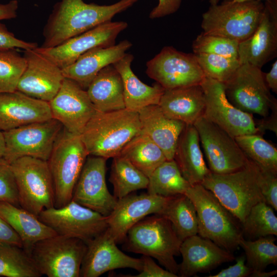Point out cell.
Instances as JSON below:
<instances>
[{
	"instance_id": "obj_12",
	"label": "cell",
	"mask_w": 277,
	"mask_h": 277,
	"mask_svg": "<svg viewBox=\"0 0 277 277\" xmlns=\"http://www.w3.org/2000/svg\"><path fill=\"white\" fill-rule=\"evenodd\" d=\"M228 100L240 110L263 117L269 113L275 99L270 92L261 68L245 63L224 83Z\"/></svg>"
},
{
	"instance_id": "obj_31",
	"label": "cell",
	"mask_w": 277,
	"mask_h": 277,
	"mask_svg": "<svg viewBox=\"0 0 277 277\" xmlns=\"http://www.w3.org/2000/svg\"><path fill=\"white\" fill-rule=\"evenodd\" d=\"M86 91L97 111L108 112L125 108L122 79L112 64L98 73Z\"/></svg>"
},
{
	"instance_id": "obj_14",
	"label": "cell",
	"mask_w": 277,
	"mask_h": 277,
	"mask_svg": "<svg viewBox=\"0 0 277 277\" xmlns=\"http://www.w3.org/2000/svg\"><path fill=\"white\" fill-rule=\"evenodd\" d=\"M146 74L165 90L199 85L205 75L194 53L166 46L146 63Z\"/></svg>"
},
{
	"instance_id": "obj_11",
	"label": "cell",
	"mask_w": 277,
	"mask_h": 277,
	"mask_svg": "<svg viewBox=\"0 0 277 277\" xmlns=\"http://www.w3.org/2000/svg\"><path fill=\"white\" fill-rule=\"evenodd\" d=\"M37 216L57 234L78 239L86 244L108 228L107 216L72 200L61 207L44 209Z\"/></svg>"
},
{
	"instance_id": "obj_42",
	"label": "cell",
	"mask_w": 277,
	"mask_h": 277,
	"mask_svg": "<svg viewBox=\"0 0 277 277\" xmlns=\"http://www.w3.org/2000/svg\"><path fill=\"white\" fill-rule=\"evenodd\" d=\"M239 42L220 36L202 32L193 41L194 54L206 53L238 60Z\"/></svg>"
},
{
	"instance_id": "obj_41",
	"label": "cell",
	"mask_w": 277,
	"mask_h": 277,
	"mask_svg": "<svg viewBox=\"0 0 277 277\" xmlns=\"http://www.w3.org/2000/svg\"><path fill=\"white\" fill-rule=\"evenodd\" d=\"M194 54L205 76L223 83L228 81L241 65L238 59L212 54Z\"/></svg>"
},
{
	"instance_id": "obj_38",
	"label": "cell",
	"mask_w": 277,
	"mask_h": 277,
	"mask_svg": "<svg viewBox=\"0 0 277 277\" xmlns=\"http://www.w3.org/2000/svg\"><path fill=\"white\" fill-rule=\"evenodd\" d=\"M241 224L246 240L277 235V217L273 209L264 201L254 205Z\"/></svg>"
},
{
	"instance_id": "obj_46",
	"label": "cell",
	"mask_w": 277,
	"mask_h": 277,
	"mask_svg": "<svg viewBox=\"0 0 277 277\" xmlns=\"http://www.w3.org/2000/svg\"><path fill=\"white\" fill-rule=\"evenodd\" d=\"M141 270L133 277H177V275L160 267L151 257L143 255Z\"/></svg>"
},
{
	"instance_id": "obj_48",
	"label": "cell",
	"mask_w": 277,
	"mask_h": 277,
	"mask_svg": "<svg viewBox=\"0 0 277 277\" xmlns=\"http://www.w3.org/2000/svg\"><path fill=\"white\" fill-rule=\"evenodd\" d=\"M182 0H159L157 5L149 14L151 19L164 17L176 12L180 8Z\"/></svg>"
},
{
	"instance_id": "obj_2",
	"label": "cell",
	"mask_w": 277,
	"mask_h": 277,
	"mask_svg": "<svg viewBox=\"0 0 277 277\" xmlns=\"http://www.w3.org/2000/svg\"><path fill=\"white\" fill-rule=\"evenodd\" d=\"M141 132L138 112L125 108L96 111L80 137L89 155L108 159L118 156L126 144Z\"/></svg>"
},
{
	"instance_id": "obj_37",
	"label": "cell",
	"mask_w": 277,
	"mask_h": 277,
	"mask_svg": "<svg viewBox=\"0 0 277 277\" xmlns=\"http://www.w3.org/2000/svg\"><path fill=\"white\" fill-rule=\"evenodd\" d=\"M246 157L260 168L277 173V149L259 133L234 137Z\"/></svg>"
},
{
	"instance_id": "obj_7",
	"label": "cell",
	"mask_w": 277,
	"mask_h": 277,
	"mask_svg": "<svg viewBox=\"0 0 277 277\" xmlns=\"http://www.w3.org/2000/svg\"><path fill=\"white\" fill-rule=\"evenodd\" d=\"M88 155L80 135L69 132L64 128L47 161L54 188V207H63L72 200L74 187Z\"/></svg>"
},
{
	"instance_id": "obj_44",
	"label": "cell",
	"mask_w": 277,
	"mask_h": 277,
	"mask_svg": "<svg viewBox=\"0 0 277 277\" xmlns=\"http://www.w3.org/2000/svg\"><path fill=\"white\" fill-rule=\"evenodd\" d=\"M258 167L259 182L265 201L276 211L277 173Z\"/></svg>"
},
{
	"instance_id": "obj_24",
	"label": "cell",
	"mask_w": 277,
	"mask_h": 277,
	"mask_svg": "<svg viewBox=\"0 0 277 277\" xmlns=\"http://www.w3.org/2000/svg\"><path fill=\"white\" fill-rule=\"evenodd\" d=\"M51 118L49 102L17 90L0 93V130L2 131Z\"/></svg>"
},
{
	"instance_id": "obj_8",
	"label": "cell",
	"mask_w": 277,
	"mask_h": 277,
	"mask_svg": "<svg viewBox=\"0 0 277 277\" xmlns=\"http://www.w3.org/2000/svg\"><path fill=\"white\" fill-rule=\"evenodd\" d=\"M21 207L38 216L54 205V188L47 162L22 157L11 163Z\"/></svg>"
},
{
	"instance_id": "obj_49",
	"label": "cell",
	"mask_w": 277,
	"mask_h": 277,
	"mask_svg": "<svg viewBox=\"0 0 277 277\" xmlns=\"http://www.w3.org/2000/svg\"><path fill=\"white\" fill-rule=\"evenodd\" d=\"M270 109L271 114L263 117L258 123H255L259 133L260 134L266 130L272 131L276 135L277 134V101L276 98L273 101Z\"/></svg>"
},
{
	"instance_id": "obj_30",
	"label": "cell",
	"mask_w": 277,
	"mask_h": 277,
	"mask_svg": "<svg viewBox=\"0 0 277 277\" xmlns=\"http://www.w3.org/2000/svg\"><path fill=\"white\" fill-rule=\"evenodd\" d=\"M0 217L16 232L23 248L30 255L36 243L57 234L37 216L8 202H0Z\"/></svg>"
},
{
	"instance_id": "obj_20",
	"label": "cell",
	"mask_w": 277,
	"mask_h": 277,
	"mask_svg": "<svg viewBox=\"0 0 277 277\" xmlns=\"http://www.w3.org/2000/svg\"><path fill=\"white\" fill-rule=\"evenodd\" d=\"M277 55V0H267L254 32L239 43L238 60L260 68Z\"/></svg>"
},
{
	"instance_id": "obj_23",
	"label": "cell",
	"mask_w": 277,
	"mask_h": 277,
	"mask_svg": "<svg viewBox=\"0 0 277 277\" xmlns=\"http://www.w3.org/2000/svg\"><path fill=\"white\" fill-rule=\"evenodd\" d=\"M182 262L179 264L178 276L190 277L208 272L235 257L211 240L195 234L185 239L180 246Z\"/></svg>"
},
{
	"instance_id": "obj_39",
	"label": "cell",
	"mask_w": 277,
	"mask_h": 277,
	"mask_svg": "<svg viewBox=\"0 0 277 277\" xmlns=\"http://www.w3.org/2000/svg\"><path fill=\"white\" fill-rule=\"evenodd\" d=\"M274 235L262 237L254 240L242 238L239 243L245 253L246 265L252 270H265L266 267L277 264V246Z\"/></svg>"
},
{
	"instance_id": "obj_56",
	"label": "cell",
	"mask_w": 277,
	"mask_h": 277,
	"mask_svg": "<svg viewBox=\"0 0 277 277\" xmlns=\"http://www.w3.org/2000/svg\"><path fill=\"white\" fill-rule=\"evenodd\" d=\"M233 1H235V2H244V1H253V0H232ZM255 1H262V0H255ZM267 1V0H266Z\"/></svg>"
},
{
	"instance_id": "obj_43",
	"label": "cell",
	"mask_w": 277,
	"mask_h": 277,
	"mask_svg": "<svg viewBox=\"0 0 277 277\" xmlns=\"http://www.w3.org/2000/svg\"><path fill=\"white\" fill-rule=\"evenodd\" d=\"M19 206L18 191L11 164L0 158V202Z\"/></svg>"
},
{
	"instance_id": "obj_47",
	"label": "cell",
	"mask_w": 277,
	"mask_h": 277,
	"mask_svg": "<svg viewBox=\"0 0 277 277\" xmlns=\"http://www.w3.org/2000/svg\"><path fill=\"white\" fill-rule=\"evenodd\" d=\"M234 265L221 270L219 273L209 277H247L250 276L252 269L245 264V256L241 255L235 258Z\"/></svg>"
},
{
	"instance_id": "obj_19",
	"label": "cell",
	"mask_w": 277,
	"mask_h": 277,
	"mask_svg": "<svg viewBox=\"0 0 277 277\" xmlns=\"http://www.w3.org/2000/svg\"><path fill=\"white\" fill-rule=\"evenodd\" d=\"M23 56L26 66L16 90L49 102L58 92L65 78L62 69L35 49L24 50Z\"/></svg>"
},
{
	"instance_id": "obj_32",
	"label": "cell",
	"mask_w": 277,
	"mask_h": 277,
	"mask_svg": "<svg viewBox=\"0 0 277 277\" xmlns=\"http://www.w3.org/2000/svg\"><path fill=\"white\" fill-rule=\"evenodd\" d=\"M118 155L128 160L148 177L167 160L162 150L142 132L127 143Z\"/></svg>"
},
{
	"instance_id": "obj_36",
	"label": "cell",
	"mask_w": 277,
	"mask_h": 277,
	"mask_svg": "<svg viewBox=\"0 0 277 277\" xmlns=\"http://www.w3.org/2000/svg\"><path fill=\"white\" fill-rule=\"evenodd\" d=\"M41 276L31 256L22 247L0 242V276Z\"/></svg>"
},
{
	"instance_id": "obj_21",
	"label": "cell",
	"mask_w": 277,
	"mask_h": 277,
	"mask_svg": "<svg viewBox=\"0 0 277 277\" xmlns=\"http://www.w3.org/2000/svg\"><path fill=\"white\" fill-rule=\"evenodd\" d=\"M168 197L147 193H130L118 199L114 209L107 216V230L117 244L122 242L135 224L148 215L159 214Z\"/></svg>"
},
{
	"instance_id": "obj_50",
	"label": "cell",
	"mask_w": 277,
	"mask_h": 277,
	"mask_svg": "<svg viewBox=\"0 0 277 277\" xmlns=\"http://www.w3.org/2000/svg\"><path fill=\"white\" fill-rule=\"evenodd\" d=\"M0 242L12 244L22 247V242L19 236L12 228L1 217Z\"/></svg>"
},
{
	"instance_id": "obj_27",
	"label": "cell",
	"mask_w": 277,
	"mask_h": 277,
	"mask_svg": "<svg viewBox=\"0 0 277 277\" xmlns=\"http://www.w3.org/2000/svg\"><path fill=\"white\" fill-rule=\"evenodd\" d=\"M158 105L168 117L193 125L203 116L204 91L200 84L165 90Z\"/></svg>"
},
{
	"instance_id": "obj_15",
	"label": "cell",
	"mask_w": 277,
	"mask_h": 277,
	"mask_svg": "<svg viewBox=\"0 0 277 277\" xmlns=\"http://www.w3.org/2000/svg\"><path fill=\"white\" fill-rule=\"evenodd\" d=\"M200 85L205 97L204 117L234 137L259 133L252 114L237 108L228 100L224 83L205 77Z\"/></svg>"
},
{
	"instance_id": "obj_18",
	"label": "cell",
	"mask_w": 277,
	"mask_h": 277,
	"mask_svg": "<svg viewBox=\"0 0 277 277\" xmlns=\"http://www.w3.org/2000/svg\"><path fill=\"white\" fill-rule=\"evenodd\" d=\"M49 104L52 118L60 122L69 132L78 135L96 111L87 91L74 81L65 77Z\"/></svg>"
},
{
	"instance_id": "obj_26",
	"label": "cell",
	"mask_w": 277,
	"mask_h": 277,
	"mask_svg": "<svg viewBox=\"0 0 277 277\" xmlns=\"http://www.w3.org/2000/svg\"><path fill=\"white\" fill-rule=\"evenodd\" d=\"M138 113L141 132L162 150L167 160H173L179 137L186 124L167 116L158 105L145 107Z\"/></svg>"
},
{
	"instance_id": "obj_16",
	"label": "cell",
	"mask_w": 277,
	"mask_h": 277,
	"mask_svg": "<svg viewBox=\"0 0 277 277\" xmlns=\"http://www.w3.org/2000/svg\"><path fill=\"white\" fill-rule=\"evenodd\" d=\"M127 27L128 24L125 22L110 21L70 38L55 47H37L35 50L62 69L93 48L114 45L117 36Z\"/></svg>"
},
{
	"instance_id": "obj_35",
	"label": "cell",
	"mask_w": 277,
	"mask_h": 277,
	"mask_svg": "<svg viewBox=\"0 0 277 277\" xmlns=\"http://www.w3.org/2000/svg\"><path fill=\"white\" fill-rule=\"evenodd\" d=\"M109 181L118 200L133 191L147 189L149 178L128 160L118 155L113 158Z\"/></svg>"
},
{
	"instance_id": "obj_45",
	"label": "cell",
	"mask_w": 277,
	"mask_h": 277,
	"mask_svg": "<svg viewBox=\"0 0 277 277\" xmlns=\"http://www.w3.org/2000/svg\"><path fill=\"white\" fill-rule=\"evenodd\" d=\"M38 47L34 42H28L16 38L6 26L0 22V49L20 48L24 50H32Z\"/></svg>"
},
{
	"instance_id": "obj_40",
	"label": "cell",
	"mask_w": 277,
	"mask_h": 277,
	"mask_svg": "<svg viewBox=\"0 0 277 277\" xmlns=\"http://www.w3.org/2000/svg\"><path fill=\"white\" fill-rule=\"evenodd\" d=\"M26 66L25 57L15 49H0V93L16 90Z\"/></svg>"
},
{
	"instance_id": "obj_34",
	"label": "cell",
	"mask_w": 277,
	"mask_h": 277,
	"mask_svg": "<svg viewBox=\"0 0 277 277\" xmlns=\"http://www.w3.org/2000/svg\"><path fill=\"white\" fill-rule=\"evenodd\" d=\"M148 178L147 193L164 197L185 194L191 186L173 159L164 162Z\"/></svg>"
},
{
	"instance_id": "obj_55",
	"label": "cell",
	"mask_w": 277,
	"mask_h": 277,
	"mask_svg": "<svg viewBox=\"0 0 277 277\" xmlns=\"http://www.w3.org/2000/svg\"><path fill=\"white\" fill-rule=\"evenodd\" d=\"M220 0H208L210 5H215L219 4Z\"/></svg>"
},
{
	"instance_id": "obj_10",
	"label": "cell",
	"mask_w": 277,
	"mask_h": 277,
	"mask_svg": "<svg viewBox=\"0 0 277 277\" xmlns=\"http://www.w3.org/2000/svg\"><path fill=\"white\" fill-rule=\"evenodd\" d=\"M63 128L52 118L3 131L5 141L3 157L10 164L24 156L47 161Z\"/></svg>"
},
{
	"instance_id": "obj_9",
	"label": "cell",
	"mask_w": 277,
	"mask_h": 277,
	"mask_svg": "<svg viewBox=\"0 0 277 277\" xmlns=\"http://www.w3.org/2000/svg\"><path fill=\"white\" fill-rule=\"evenodd\" d=\"M86 249L83 241L56 234L36 243L30 256L42 275L80 277Z\"/></svg>"
},
{
	"instance_id": "obj_5",
	"label": "cell",
	"mask_w": 277,
	"mask_h": 277,
	"mask_svg": "<svg viewBox=\"0 0 277 277\" xmlns=\"http://www.w3.org/2000/svg\"><path fill=\"white\" fill-rule=\"evenodd\" d=\"M201 184L211 191L241 223L254 205L265 202L259 182L258 166L250 160L244 168L234 172H210Z\"/></svg>"
},
{
	"instance_id": "obj_28",
	"label": "cell",
	"mask_w": 277,
	"mask_h": 277,
	"mask_svg": "<svg viewBox=\"0 0 277 277\" xmlns=\"http://www.w3.org/2000/svg\"><path fill=\"white\" fill-rule=\"evenodd\" d=\"M198 132L194 125H186L176 146L173 160L191 186L201 184L211 171L204 161Z\"/></svg>"
},
{
	"instance_id": "obj_13",
	"label": "cell",
	"mask_w": 277,
	"mask_h": 277,
	"mask_svg": "<svg viewBox=\"0 0 277 277\" xmlns=\"http://www.w3.org/2000/svg\"><path fill=\"white\" fill-rule=\"evenodd\" d=\"M199 135L210 171L227 174L244 168L249 159L234 137L203 116L194 123Z\"/></svg>"
},
{
	"instance_id": "obj_29",
	"label": "cell",
	"mask_w": 277,
	"mask_h": 277,
	"mask_svg": "<svg viewBox=\"0 0 277 277\" xmlns=\"http://www.w3.org/2000/svg\"><path fill=\"white\" fill-rule=\"evenodd\" d=\"M133 58V55L126 53L112 65L122 79L125 108L138 112L145 107L159 105L165 89L157 83L150 86L142 82L132 70Z\"/></svg>"
},
{
	"instance_id": "obj_25",
	"label": "cell",
	"mask_w": 277,
	"mask_h": 277,
	"mask_svg": "<svg viewBox=\"0 0 277 277\" xmlns=\"http://www.w3.org/2000/svg\"><path fill=\"white\" fill-rule=\"evenodd\" d=\"M131 46V43L125 39L110 47L93 48L62 69L63 74L64 77L74 81L87 89L102 69L119 60Z\"/></svg>"
},
{
	"instance_id": "obj_1",
	"label": "cell",
	"mask_w": 277,
	"mask_h": 277,
	"mask_svg": "<svg viewBox=\"0 0 277 277\" xmlns=\"http://www.w3.org/2000/svg\"><path fill=\"white\" fill-rule=\"evenodd\" d=\"M138 0H121L110 5L87 4L83 0H61L53 6L43 29L41 46L51 48L102 24L111 21Z\"/></svg>"
},
{
	"instance_id": "obj_52",
	"label": "cell",
	"mask_w": 277,
	"mask_h": 277,
	"mask_svg": "<svg viewBox=\"0 0 277 277\" xmlns=\"http://www.w3.org/2000/svg\"><path fill=\"white\" fill-rule=\"evenodd\" d=\"M265 82L269 89L277 93V61L272 64L269 72L264 73Z\"/></svg>"
},
{
	"instance_id": "obj_54",
	"label": "cell",
	"mask_w": 277,
	"mask_h": 277,
	"mask_svg": "<svg viewBox=\"0 0 277 277\" xmlns=\"http://www.w3.org/2000/svg\"><path fill=\"white\" fill-rule=\"evenodd\" d=\"M5 152V141L3 132L0 130V158L3 157Z\"/></svg>"
},
{
	"instance_id": "obj_53",
	"label": "cell",
	"mask_w": 277,
	"mask_h": 277,
	"mask_svg": "<svg viewBox=\"0 0 277 277\" xmlns=\"http://www.w3.org/2000/svg\"><path fill=\"white\" fill-rule=\"evenodd\" d=\"M277 273V270H274L271 271H265V270L258 271L252 270L250 275V277H270L275 275Z\"/></svg>"
},
{
	"instance_id": "obj_4",
	"label": "cell",
	"mask_w": 277,
	"mask_h": 277,
	"mask_svg": "<svg viewBox=\"0 0 277 277\" xmlns=\"http://www.w3.org/2000/svg\"><path fill=\"white\" fill-rule=\"evenodd\" d=\"M124 241L128 251L153 258L177 275L179 266L174 256L180 254L182 241L165 217L159 214L145 217L128 230Z\"/></svg>"
},
{
	"instance_id": "obj_33",
	"label": "cell",
	"mask_w": 277,
	"mask_h": 277,
	"mask_svg": "<svg viewBox=\"0 0 277 277\" xmlns=\"http://www.w3.org/2000/svg\"><path fill=\"white\" fill-rule=\"evenodd\" d=\"M159 215L170 222L182 242L198 233L196 210L192 201L185 194L169 197Z\"/></svg>"
},
{
	"instance_id": "obj_3",
	"label": "cell",
	"mask_w": 277,
	"mask_h": 277,
	"mask_svg": "<svg viewBox=\"0 0 277 277\" xmlns=\"http://www.w3.org/2000/svg\"><path fill=\"white\" fill-rule=\"evenodd\" d=\"M185 194L196 210L197 234L227 251L236 249L244 238L240 221L201 184L191 186Z\"/></svg>"
},
{
	"instance_id": "obj_51",
	"label": "cell",
	"mask_w": 277,
	"mask_h": 277,
	"mask_svg": "<svg viewBox=\"0 0 277 277\" xmlns=\"http://www.w3.org/2000/svg\"><path fill=\"white\" fill-rule=\"evenodd\" d=\"M18 8L17 0H12L5 4H0V21L15 18Z\"/></svg>"
},
{
	"instance_id": "obj_22",
	"label": "cell",
	"mask_w": 277,
	"mask_h": 277,
	"mask_svg": "<svg viewBox=\"0 0 277 277\" xmlns=\"http://www.w3.org/2000/svg\"><path fill=\"white\" fill-rule=\"evenodd\" d=\"M116 244L107 229L88 243L80 276L98 277L108 271L125 268L140 271L142 259L126 254Z\"/></svg>"
},
{
	"instance_id": "obj_17",
	"label": "cell",
	"mask_w": 277,
	"mask_h": 277,
	"mask_svg": "<svg viewBox=\"0 0 277 277\" xmlns=\"http://www.w3.org/2000/svg\"><path fill=\"white\" fill-rule=\"evenodd\" d=\"M107 159L87 157L74 187L72 200L107 216L115 207L117 199L108 190L106 182Z\"/></svg>"
},
{
	"instance_id": "obj_6",
	"label": "cell",
	"mask_w": 277,
	"mask_h": 277,
	"mask_svg": "<svg viewBox=\"0 0 277 277\" xmlns=\"http://www.w3.org/2000/svg\"><path fill=\"white\" fill-rule=\"evenodd\" d=\"M261 1H224L210 5L202 14L201 28L205 34L214 35L239 43L249 37L256 29L263 14Z\"/></svg>"
}]
</instances>
